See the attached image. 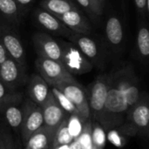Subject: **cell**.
Here are the masks:
<instances>
[{"label":"cell","instance_id":"1","mask_svg":"<svg viewBox=\"0 0 149 149\" xmlns=\"http://www.w3.org/2000/svg\"><path fill=\"white\" fill-rule=\"evenodd\" d=\"M129 108L121 91L110 84L105 108L99 123L105 130L119 128L125 121Z\"/></svg>","mask_w":149,"mask_h":149},{"label":"cell","instance_id":"2","mask_svg":"<svg viewBox=\"0 0 149 149\" xmlns=\"http://www.w3.org/2000/svg\"><path fill=\"white\" fill-rule=\"evenodd\" d=\"M148 98L147 94H143L139 101L129 110L124 123L118 129L123 135L148 136Z\"/></svg>","mask_w":149,"mask_h":149},{"label":"cell","instance_id":"3","mask_svg":"<svg viewBox=\"0 0 149 149\" xmlns=\"http://www.w3.org/2000/svg\"><path fill=\"white\" fill-rule=\"evenodd\" d=\"M58 43L61 47L60 63L72 76L86 74L93 69V64L74 44L65 40H58Z\"/></svg>","mask_w":149,"mask_h":149},{"label":"cell","instance_id":"4","mask_svg":"<svg viewBox=\"0 0 149 149\" xmlns=\"http://www.w3.org/2000/svg\"><path fill=\"white\" fill-rule=\"evenodd\" d=\"M111 75L109 73L99 75L90 86L88 105L92 120L99 122L105 108L107 93L110 86Z\"/></svg>","mask_w":149,"mask_h":149},{"label":"cell","instance_id":"5","mask_svg":"<svg viewBox=\"0 0 149 149\" xmlns=\"http://www.w3.org/2000/svg\"><path fill=\"white\" fill-rule=\"evenodd\" d=\"M58 88L77 108L79 115L85 120H90L88 95L86 89L74 79L64 80L55 86Z\"/></svg>","mask_w":149,"mask_h":149},{"label":"cell","instance_id":"6","mask_svg":"<svg viewBox=\"0 0 149 149\" xmlns=\"http://www.w3.org/2000/svg\"><path fill=\"white\" fill-rule=\"evenodd\" d=\"M0 41L10 58L18 65L26 67V55L19 35L14 27L7 22L0 21Z\"/></svg>","mask_w":149,"mask_h":149},{"label":"cell","instance_id":"7","mask_svg":"<svg viewBox=\"0 0 149 149\" xmlns=\"http://www.w3.org/2000/svg\"><path fill=\"white\" fill-rule=\"evenodd\" d=\"M35 65L39 72V75L50 86H55L58 83L74 79V77L68 72L65 66L58 61L38 57L35 61Z\"/></svg>","mask_w":149,"mask_h":149},{"label":"cell","instance_id":"8","mask_svg":"<svg viewBox=\"0 0 149 149\" xmlns=\"http://www.w3.org/2000/svg\"><path fill=\"white\" fill-rule=\"evenodd\" d=\"M68 40L79 48V50L93 64V66L96 65L98 67H101L103 65V51L98 42L94 38L90 37L89 34L74 32Z\"/></svg>","mask_w":149,"mask_h":149},{"label":"cell","instance_id":"9","mask_svg":"<svg viewBox=\"0 0 149 149\" xmlns=\"http://www.w3.org/2000/svg\"><path fill=\"white\" fill-rule=\"evenodd\" d=\"M44 126L41 107L31 100H27L23 108V121L20 127L24 143L39 128Z\"/></svg>","mask_w":149,"mask_h":149},{"label":"cell","instance_id":"10","mask_svg":"<svg viewBox=\"0 0 149 149\" xmlns=\"http://www.w3.org/2000/svg\"><path fill=\"white\" fill-rule=\"evenodd\" d=\"M33 17L36 23L47 31L58 36L64 37L69 39L74 33L72 30L67 28L58 17L51 14L47 10L38 7L34 10Z\"/></svg>","mask_w":149,"mask_h":149},{"label":"cell","instance_id":"11","mask_svg":"<svg viewBox=\"0 0 149 149\" xmlns=\"http://www.w3.org/2000/svg\"><path fill=\"white\" fill-rule=\"evenodd\" d=\"M32 42L38 57H42L55 61H61V47L58 40L45 32H35Z\"/></svg>","mask_w":149,"mask_h":149},{"label":"cell","instance_id":"12","mask_svg":"<svg viewBox=\"0 0 149 149\" xmlns=\"http://www.w3.org/2000/svg\"><path fill=\"white\" fill-rule=\"evenodd\" d=\"M40 107L43 114L44 126L54 131H56L58 126L68 116V113L58 105L51 90L46 100Z\"/></svg>","mask_w":149,"mask_h":149},{"label":"cell","instance_id":"13","mask_svg":"<svg viewBox=\"0 0 149 149\" xmlns=\"http://www.w3.org/2000/svg\"><path fill=\"white\" fill-rule=\"evenodd\" d=\"M25 79V68L8 57L0 64V81L10 90H14Z\"/></svg>","mask_w":149,"mask_h":149},{"label":"cell","instance_id":"14","mask_svg":"<svg viewBox=\"0 0 149 149\" xmlns=\"http://www.w3.org/2000/svg\"><path fill=\"white\" fill-rule=\"evenodd\" d=\"M105 35L109 46L113 51L120 50L124 43V29L120 19L112 14L108 17L105 25Z\"/></svg>","mask_w":149,"mask_h":149},{"label":"cell","instance_id":"15","mask_svg":"<svg viewBox=\"0 0 149 149\" xmlns=\"http://www.w3.org/2000/svg\"><path fill=\"white\" fill-rule=\"evenodd\" d=\"M58 17L67 28L75 33L90 34L92 31L93 27L89 19L79 10V9L70 10Z\"/></svg>","mask_w":149,"mask_h":149},{"label":"cell","instance_id":"16","mask_svg":"<svg viewBox=\"0 0 149 149\" xmlns=\"http://www.w3.org/2000/svg\"><path fill=\"white\" fill-rule=\"evenodd\" d=\"M48 84L39 74H32L28 86L29 96L34 103L41 107L46 100L50 93Z\"/></svg>","mask_w":149,"mask_h":149},{"label":"cell","instance_id":"17","mask_svg":"<svg viewBox=\"0 0 149 149\" xmlns=\"http://www.w3.org/2000/svg\"><path fill=\"white\" fill-rule=\"evenodd\" d=\"M55 131L43 126L26 141L25 149H51Z\"/></svg>","mask_w":149,"mask_h":149},{"label":"cell","instance_id":"18","mask_svg":"<svg viewBox=\"0 0 149 149\" xmlns=\"http://www.w3.org/2000/svg\"><path fill=\"white\" fill-rule=\"evenodd\" d=\"M0 14L5 22L17 25L22 22L26 12L17 5L15 0H0Z\"/></svg>","mask_w":149,"mask_h":149},{"label":"cell","instance_id":"19","mask_svg":"<svg viewBox=\"0 0 149 149\" xmlns=\"http://www.w3.org/2000/svg\"><path fill=\"white\" fill-rule=\"evenodd\" d=\"M136 51L141 61H147L149 56V30L148 21L139 19L136 38Z\"/></svg>","mask_w":149,"mask_h":149},{"label":"cell","instance_id":"20","mask_svg":"<svg viewBox=\"0 0 149 149\" xmlns=\"http://www.w3.org/2000/svg\"><path fill=\"white\" fill-rule=\"evenodd\" d=\"M39 7L51 14L59 17L70 10L79 9L72 0H41Z\"/></svg>","mask_w":149,"mask_h":149},{"label":"cell","instance_id":"21","mask_svg":"<svg viewBox=\"0 0 149 149\" xmlns=\"http://www.w3.org/2000/svg\"><path fill=\"white\" fill-rule=\"evenodd\" d=\"M87 120L83 119L79 114H68L66 119V127L69 134L72 137L74 141H76L82 133L85 124Z\"/></svg>","mask_w":149,"mask_h":149},{"label":"cell","instance_id":"22","mask_svg":"<svg viewBox=\"0 0 149 149\" xmlns=\"http://www.w3.org/2000/svg\"><path fill=\"white\" fill-rule=\"evenodd\" d=\"M4 109V116L8 124L13 129H20L23 121V109L16 105H9Z\"/></svg>","mask_w":149,"mask_h":149},{"label":"cell","instance_id":"23","mask_svg":"<svg viewBox=\"0 0 149 149\" xmlns=\"http://www.w3.org/2000/svg\"><path fill=\"white\" fill-rule=\"evenodd\" d=\"M66 119H67V117H66ZM66 119L56 129L52 148H55V147L61 146V145H71L72 143H73L75 141L72 139V137L69 134V132L67 130Z\"/></svg>","mask_w":149,"mask_h":149},{"label":"cell","instance_id":"24","mask_svg":"<svg viewBox=\"0 0 149 149\" xmlns=\"http://www.w3.org/2000/svg\"><path fill=\"white\" fill-rule=\"evenodd\" d=\"M92 141L93 147L96 149H104L107 142L105 129L99 122L93 120H92Z\"/></svg>","mask_w":149,"mask_h":149},{"label":"cell","instance_id":"25","mask_svg":"<svg viewBox=\"0 0 149 149\" xmlns=\"http://www.w3.org/2000/svg\"><path fill=\"white\" fill-rule=\"evenodd\" d=\"M10 91L0 81V107L5 108L9 105H17L21 100V94L10 93Z\"/></svg>","mask_w":149,"mask_h":149},{"label":"cell","instance_id":"26","mask_svg":"<svg viewBox=\"0 0 149 149\" xmlns=\"http://www.w3.org/2000/svg\"><path fill=\"white\" fill-rule=\"evenodd\" d=\"M80 149H92V120H88L84 127V129L78 139L75 141Z\"/></svg>","mask_w":149,"mask_h":149},{"label":"cell","instance_id":"27","mask_svg":"<svg viewBox=\"0 0 149 149\" xmlns=\"http://www.w3.org/2000/svg\"><path fill=\"white\" fill-rule=\"evenodd\" d=\"M52 93H53L56 100L58 101V105L68 113V114H79V112L75 106L56 87H52L51 88Z\"/></svg>","mask_w":149,"mask_h":149},{"label":"cell","instance_id":"28","mask_svg":"<svg viewBox=\"0 0 149 149\" xmlns=\"http://www.w3.org/2000/svg\"><path fill=\"white\" fill-rule=\"evenodd\" d=\"M138 12L139 19L148 20V0H134Z\"/></svg>","mask_w":149,"mask_h":149},{"label":"cell","instance_id":"29","mask_svg":"<svg viewBox=\"0 0 149 149\" xmlns=\"http://www.w3.org/2000/svg\"><path fill=\"white\" fill-rule=\"evenodd\" d=\"M78 2V3L83 8V10L86 11V15L88 16V17L93 20V22L97 23L100 21V17L97 16L93 5L91 4V3L89 2V0H76Z\"/></svg>","mask_w":149,"mask_h":149},{"label":"cell","instance_id":"30","mask_svg":"<svg viewBox=\"0 0 149 149\" xmlns=\"http://www.w3.org/2000/svg\"><path fill=\"white\" fill-rule=\"evenodd\" d=\"M107 138L113 145H115L116 147H119V148L123 147L126 143V141H125L124 137L122 136V134L120 133L115 131L114 129L109 130Z\"/></svg>","mask_w":149,"mask_h":149},{"label":"cell","instance_id":"31","mask_svg":"<svg viewBox=\"0 0 149 149\" xmlns=\"http://www.w3.org/2000/svg\"><path fill=\"white\" fill-rule=\"evenodd\" d=\"M91 4L93 5L97 16L100 18L103 15L104 7H105V0H89Z\"/></svg>","mask_w":149,"mask_h":149},{"label":"cell","instance_id":"32","mask_svg":"<svg viewBox=\"0 0 149 149\" xmlns=\"http://www.w3.org/2000/svg\"><path fill=\"white\" fill-rule=\"evenodd\" d=\"M16 3H17V5L25 12H27V10H29V8L31 7V5L34 3L35 0H15Z\"/></svg>","mask_w":149,"mask_h":149},{"label":"cell","instance_id":"33","mask_svg":"<svg viewBox=\"0 0 149 149\" xmlns=\"http://www.w3.org/2000/svg\"><path fill=\"white\" fill-rule=\"evenodd\" d=\"M8 54L7 52L4 48V46L3 45L2 42L0 41V64H2L7 58H8Z\"/></svg>","mask_w":149,"mask_h":149},{"label":"cell","instance_id":"34","mask_svg":"<svg viewBox=\"0 0 149 149\" xmlns=\"http://www.w3.org/2000/svg\"><path fill=\"white\" fill-rule=\"evenodd\" d=\"M0 149H10V147L7 145V143L4 141L0 140Z\"/></svg>","mask_w":149,"mask_h":149},{"label":"cell","instance_id":"35","mask_svg":"<svg viewBox=\"0 0 149 149\" xmlns=\"http://www.w3.org/2000/svg\"><path fill=\"white\" fill-rule=\"evenodd\" d=\"M71 145H61V146H58L55 148H52L51 149H71Z\"/></svg>","mask_w":149,"mask_h":149},{"label":"cell","instance_id":"36","mask_svg":"<svg viewBox=\"0 0 149 149\" xmlns=\"http://www.w3.org/2000/svg\"><path fill=\"white\" fill-rule=\"evenodd\" d=\"M92 149H96V148H95L94 147H93V148H92Z\"/></svg>","mask_w":149,"mask_h":149}]
</instances>
